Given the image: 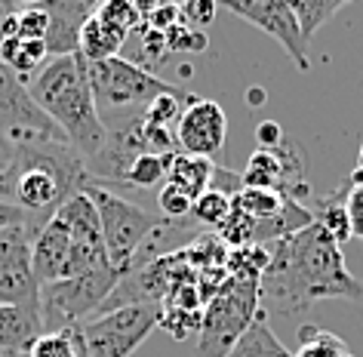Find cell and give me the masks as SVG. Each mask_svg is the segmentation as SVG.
<instances>
[{"instance_id": "cell-1", "label": "cell", "mask_w": 363, "mask_h": 357, "mask_svg": "<svg viewBox=\"0 0 363 357\" xmlns=\"http://www.w3.org/2000/svg\"><path fill=\"white\" fill-rule=\"evenodd\" d=\"M320 299L363 302V280L345 265L342 246L320 225L268 243V268L259 278L265 317H302Z\"/></svg>"}, {"instance_id": "cell-2", "label": "cell", "mask_w": 363, "mask_h": 357, "mask_svg": "<svg viewBox=\"0 0 363 357\" xmlns=\"http://www.w3.org/2000/svg\"><path fill=\"white\" fill-rule=\"evenodd\" d=\"M28 93L34 105L65 133L68 145L84 158V163L93 160L105 148L108 126L102 123V114L96 108L86 75V59L80 53L50 59L28 80Z\"/></svg>"}, {"instance_id": "cell-3", "label": "cell", "mask_w": 363, "mask_h": 357, "mask_svg": "<svg viewBox=\"0 0 363 357\" xmlns=\"http://www.w3.org/2000/svg\"><path fill=\"white\" fill-rule=\"evenodd\" d=\"M89 182L84 158L68 142H34L16 145L13 163V207L28 219L31 241L62 209V204L84 191Z\"/></svg>"}, {"instance_id": "cell-4", "label": "cell", "mask_w": 363, "mask_h": 357, "mask_svg": "<svg viewBox=\"0 0 363 357\" xmlns=\"http://www.w3.org/2000/svg\"><path fill=\"white\" fill-rule=\"evenodd\" d=\"M86 197L96 204L99 222H102V241H105V256L108 265L117 271V278H126L133 271V262L139 256L142 243L157 231L163 219L157 213H148L145 207L133 204V200L121 197L114 188L86 182L84 185Z\"/></svg>"}, {"instance_id": "cell-5", "label": "cell", "mask_w": 363, "mask_h": 357, "mask_svg": "<svg viewBox=\"0 0 363 357\" xmlns=\"http://www.w3.org/2000/svg\"><path fill=\"white\" fill-rule=\"evenodd\" d=\"M259 317V280L228 278L219 292L203 305L201 320V357H225L234 342L252 326Z\"/></svg>"}, {"instance_id": "cell-6", "label": "cell", "mask_w": 363, "mask_h": 357, "mask_svg": "<svg viewBox=\"0 0 363 357\" xmlns=\"http://www.w3.org/2000/svg\"><path fill=\"white\" fill-rule=\"evenodd\" d=\"M117 283H121L117 271L111 265H105V268H96V271L77 274V278H65V280L40 287L43 333L77 326V324H84V320H89L105 305V299L114 292Z\"/></svg>"}, {"instance_id": "cell-7", "label": "cell", "mask_w": 363, "mask_h": 357, "mask_svg": "<svg viewBox=\"0 0 363 357\" xmlns=\"http://www.w3.org/2000/svg\"><path fill=\"white\" fill-rule=\"evenodd\" d=\"M89 89H93L96 108H126V105H145L148 108L157 96H179L182 87L169 84L157 75H148L145 68L126 62L123 56L93 62L86 65Z\"/></svg>"}, {"instance_id": "cell-8", "label": "cell", "mask_w": 363, "mask_h": 357, "mask_svg": "<svg viewBox=\"0 0 363 357\" xmlns=\"http://www.w3.org/2000/svg\"><path fill=\"white\" fill-rule=\"evenodd\" d=\"M160 305H126L102 311L80 324L89 357H130L160 326Z\"/></svg>"}, {"instance_id": "cell-9", "label": "cell", "mask_w": 363, "mask_h": 357, "mask_svg": "<svg viewBox=\"0 0 363 357\" xmlns=\"http://www.w3.org/2000/svg\"><path fill=\"white\" fill-rule=\"evenodd\" d=\"M0 130L16 145L34 142H68L65 133L34 105L28 87L0 62Z\"/></svg>"}, {"instance_id": "cell-10", "label": "cell", "mask_w": 363, "mask_h": 357, "mask_svg": "<svg viewBox=\"0 0 363 357\" xmlns=\"http://www.w3.org/2000/svg\"><path fill=\"white\" fill-rule=\"evenodd\" d=\"M0 305L40 314V283L31 265V234L25 225L0 231Z\"/></svg>"}, {"instance_id": "cell-11", "label": "cell", "mask_w": 363, "mask_h": 357, "mask_svg": "<svg viewBox=\"0 0 363 357\" xmlns=\"http://www.w3.org/2000/svg\"><path fill=\"white\" fill-rule=\"evenodd\" d=\"M56 219L68 228V234H71L68 278H77V274L105 268L108 256H105V241H102V222H99L96 204L86 197V191L71 194L65 204H62Z\"/></svg>"}, {"instance_id": "cell-12", "label": "cell", "mask_w": 363, "mask_h": 357, "mask_svg": "<svg viewBox=\"0 0 363 357\" xmlns=\"http://www.w3.org/2000/svg\"><path fill=\"white\" fill-rule=\"evenodd\" d=\"M225 10L234 13L238 19L256 25L268 38H274L286 50V56L296 62L298 71L311 68L308 43L302 40V31H298V22L293 10H289V4H284V0H225Z\"/></svg>"}, {"instance_id": "cell-13", "label": "cell", "mask_w": 363, "mask_h": 357, "mask_svg": "<svg viewBox=\"0 0 363 357\" xmlns=\"http://www.w3.org/2000/svg\"><path fill=\"white\" fill-rule=\"evenodd\" d=\"M228 139V117L225 108L216 99L191 96L188 105L182 108V117L176 123V145L182 154H194V158H216L225 148Z\"/></svg>"}, {"instance_id": "cell-14", "label": "cell", "mask_w": 363, "mask_h": 357, "mask_svg": "<svg viewBox=\"0 0 363 357\" xmlns=\"http://www.w3.org/2000/svg\"><path fill=\"white\" fill-rule=\"evenodd\" d=\"M43 13H47V56H74L80 53V31L93 19L96 6L86 0H43Z\"/></svg>"}, {"instance_id": "cell-15", "label": "cell", "mask_w": 363, "mask_h": 357, "mask_svg": "<svg viewBox=\"0 0 363 357\" xmlns=\"http://www.w3.org/2000/svg\"><path fill=\"white\" fill-rule=\"evenodd\" d=\"M31 265H34V278H38L40 287L68 278L71 234L56 216H52L47 222V228L31 241Z\"/></svg>"}, {"instance_id": "cell-16", "label": "cell", "mask_w": 363, "mask_h": 357, "mask_svg": "<svg viewBox=\"0 0 363 357\" xmlns=\"http://www.w3.org/2000/svg\"><path fill=\"white\" fill-rule=\"evenodd\" d=\"M40 333V314H31V311L16 305H0V351L28 354V348Z\"/></svg>"}, {"instance_id": "cell-17", "label": "cell", "mask_w": 363, "mask_h": 357, "mask_svg": "<svg viewBox=\"0 0 363 357\" xmlns=\"http://www.w3.org/2000/svg\"><path fill=\"white\" fill-rule=\"evenodd\" d=\"M314 216V225H320L335 243H348L354 231H351V216H348V185L333 191L326 197H317L314 207H308Z\"/></svg>"}, {"instance_id": "cell-18", "label": "cell", "mask_w": 363, "mask_h": 357, "mask_svg": "<svg viewBox=\"0 0 363 357\" xmlns=\"http://www.w3.org/2000/svg\"><path fill=\"white\" fill-rule=\"evenodd\" d=\"M0 62L13 71L16 77L28 87V80L47 65V43L43 40H22V38H6L0 43Z\"/></svg>"}, {"instance_id": "cell-19", "label": "cell", "mask_w": 363, "mask_h": 357, "mask_svg": "<svg viewBox=\"0 0 363 357\" xmlns=\"http://www.w3.org/2000/svg\"><path fill=\"white\" fill-rule=\"evenodd\" d=\"M213 172H216V163L210 158H194V154H182L179 151L176 158H172L167 182L169 185H176V188H182L185 194H191L197 200L203 191H210Z\"/></svg>"}, {"instance_id": "cell-20", "label": "cell", "mask_w": 363, "mask_h": 357, "mask_svg": "<svg viewBox=\"0 0 363 357\" xmlns=\"http://www.w3.org/2000/svg\"><path fill=\"white\" fill-rule=\"evenodd\" d=\"M225 357H293V351L274 336L268 317L259 311V317L252 320V326L234 342V348Z\"/></svg>"}, {"instance_id": "cell-21", "label": "cell", "mask_w": 363, "mask_h": 357, "mask_svg": "<svg viewBox=\"0 0 363 357\" xmlns=\"http://www.w3.org/2000/svg\"><path fill=\"white\" fill-rule=\"evenodd\" d=\"M126 38L121 31H114L111 25L99 22L96 13L93 19L84 25V31H80V56L86 59V65H93V62H105V59H114L121 56Z\"/></svg>"}, {"instance_id": "cell-22", "label": "cell", "mask_w": 363, "mask_h": 357, "mask_svg": "<svg viewBox=\"0 0 363 357\" xmlns=\"http://www.w3.org/2000/svg\"><path fill=\"white\" fill-rule=\"evenodd\" d=\"M28 357H86V345L77 326L52 329V333H40L28 348Z\"/></svg>"}, {"instance_id": "cell-23", "label": "cell", "mask_w": 363, "mask_h": 357, "mask_svg": "<svg viewBox=\"0 0 363 357\" xmlns=\"http://www.w3.org/2000/svg\"><path fill=\"white\" fill-rule=\"evenodd\" d=\"M342 6L345 0H296V4H289V10H293L298 22V31H302V40L308 47H311L314 34L326 25V19H333Z\"/></svg>"}, {"instance_id": "cell-24", "label": "cell", "mask_w": 363, "mask_h": 357, "mask_svg": "<svg viewBox=\"0 0 363 357\" xmlns=\"http://www.w3.org/2000/svg\"><path fill=\"white\" fill-rule=\"evenodd\" d=\"M176 154H142V158H135L130 163V170L123 172L121 185H130V188H154V185H160V182H167L169 167H172V158H176Z\"/></svg>"}, {"instance_id": "cell-25", "label": "cell", "mask_w": 363, "mask_h": 357, "mask_svg": "<svg viewBox=\"0 0 363 357\" xmlns=\"http://www.w3.org/2000/svg\"><path fill=\"white\" fill-rule=\"evenodd\" d=\"M351 348L342 336L330 333V329L302 324L298 326V351L293 357H342L348 354Z\"/></svg>"}, {"instance_id": "cell-26", "label": "cell", "mask_w": 363, "mask_h": 357, "mask_svg": "<svg viewBox=\"0 0 363 357\" xmlns=\"http://www.w3.org/2000/svg\"><path fill=\"white\" fill-rule=\"evenodd\" d=\"M268 268V250L265 246H238V250H228V262H225V271L228 278L238 280H259L262 271Z\"/></svg>"}, {"instance_id": "cell-27", "label": "cell", "mask_w": 363, "mask_h": 357, "mask_svg": "<svg viewBox=\"0 0 363 357\" xmlns=\"http://www.w3.org/2000/svg\"><path fill=\"white\" fill-rule=\"evenodd\" d=\"M231 204L243 209L250 219L262 222V219L274 216L277 209L286 204V194H280V191H262V188H240L238 194L231 197Z\"/></svg>"}, {"instance_id": "cell-28", "label": "cell", "mask_w": 363, "mask_h": 357, "mask_svg": "<svg viewBox=\"0 0 363 357\" xmlns=\"http://www.w3.org/2000/svg\"><path fill=\"white\" fill-rule=\"evenodd\" d=\"M231 213V197H225L222 191H203L201 197L194 200V209H191V216L197 219V225H203V228H219L225 222V216Z\"/></svg>"}, {"instance_id": "cell-29", "label": "cell", "mask_w": 363, "mask_h": 357, "mask_svg": "<svg viewBox=\"0 0 363 357\" xmlns=\"http://www.w3.org/2000/svg\"><path fill=\"white\" fill-rule=\"evenodd\" d=\"M96 19L111 25L114 31H121L123 38H130V31L139 25V10L135 4H126V0H108V4H99L96 6Z\"/></svg>"}, {"instance_id": "cell-30", "label": "cell", "mask_w": 363, "mask_h": 357, "mask_svg": "<svg viewBox=\"0 0 363 357\" xmlns=\"http://www.w3.org/2000/svg\"><path fill=\"white\" fill-rule=\"evenodd\" d=\"M157 207H160V219H169V222H185L194 209V197L185 194L182 188L163 182V188L157 191Z\"/></svg>"}, {"instance_id": "cell-31", "label": "cell", "mask_w": 363, "mask_h": 357, "mask_svg": "<svg viewBox=\"0 0 363 357\" xmlns=\"http://www.w3.org/2000/svg\"><path fill=\"white\" fill-rule=\"evenodd\" d=\"M16 38H22V40L47 38V13H43L40 4L19 6V13H16Z\"/></svg>"}, {"instance_id": "cell-32", "label": "cell", "mask_w": 363, "mask_h": 357, "mask_svg": "<svg viewBox=\"0 0 363 357\" xmlns=\"http://www.w3.org/2000/svg\"><path fill=\"white\" fill-rule=\"evenodd\" d=\"M163 38H167V50L169 53H206V47H210L206 31H194V28H188V25H182V22L172 25Z\"/></svg>"}, {"instance_id": "cell-33", "label": "cell", "mask_w": 363, "mask_h": 357, "mask_svg": "<svg viewBox=\"0 0 363 357\" xmlns=\"http://www.w3.org/2000/svg\"><path fill=\"white\" fill-rule=\"evenodd\" d=\"M182 99H191V96H185V93H179V96H157L142 114L148 117L151 123H160V126H169L172 121L179 123V117H182Z\"/></svg>"}, {"instance_id": "cell-34", "label": "cell", "mask_w": 363, "mask_h": 357, "mask_svg": "<svg viewBox=\"0 0 363 357\" xmlns=\"http://www.w3.org/2000/svg\"><path fill=\"white\" fill-rule=\"evenodd\" d=\"M213 19L216 4H210V0H188V4L179 6V22L194 31H206V25H213Z\"/></svg>"}, {"instance_id": "cell-35", "label": "cell", "mask_w": 363, "mask_h": 357, "mask_svg": "<svg viewBox=\"0 0 363 357\" xmlns=\"http://www.w3.org/2000/svg\"><path fill=\"white\" fill-rule=\"evenodd\" d=\"M13 163H16V142L0 130V200H13Z\"/></svg>"}, {"instance_id": "cell-36", "label": "cell", "mask_w": 363, "mask_h": 357, "mask_svg": "<svg viewBox=\"0 0 363 357\" xmlns=\"http://www.w3.org/2000/svg\"><path fill=\"white\" fill-rule=\"evenodd\" d=\"M348 216L354 237H363V182L360 185H348Z\"/></svg>"}, {"instance_id": "cell-37", "label": "cell", "mask_w": 363, "mask_h": 357, "mask_svg": "<svg viewBox=\"0 0 363 357\" xmlns=\"http://www.w3.org/2000/svg\"><path fill=\"white\" fill-rule=\"evenodd\" d=\"M213 191H222L225 197H234L238 191L243 188V182H240V176L238 172H231V170H225V167H216V172H213V185H210Z\"/></svg>"}, {"instance_id": "cell-38", "label": "cell", "mask_w": 363, "mask_h": 357, "mask_svg": "<svg viewBox=\"0 0 363 357\" xmlns=\"http://www.w3.org/2000/svg\"><path fill=\"white\" fill-rule=\"evenodd\" d=\"M256 139H259V148H277L286 136H284V126L277 121H262L256 126Z\"/></svg>"}, {"instance_id": "cell-39", "label": "cell", "mask_w": 363, "mask_h": 357, "mask_svg": "<svg viewBox=\"0 0 363 357\" xmlns=\"http://www.w3.org/2000/svg\"><path fill=\"white\" fill-rule=\"evenodd\" d=\"M13 225H25V228H28V219H25V213L19 207L4 204V200H0V231H4V228H13Z\"/></svg>"}, {"instance_id": "cell-40", "label": "cell", "mask_w": 363, "mask_h": 357, "mask_svg": "<svg viewBox=\"0 0 363 357\" xmlns=\"http://www.w3.org/2000/svg\"><path fill=\"white\" fill-rule=\"evenodd\" d=\"M16 13H19V6L10 4V0H0V43L6 40L4 28H6V22H10V16H16Z\"/></svg>"}, {"instance_id": "cell-41", "label": "cell", "mask_w": 363, "mask_h": 357, "mask_svg": "<svg viewBox=\"0 0 363 357\" xmlns=\"http://www.w3.org/2000/svg\"><path fill=\"white\" fill-rule=\"evenodd\" d=\"M262 102H265V89H262V93H259V89H252V93H250V105H262Z\"/></svg>"}, {"instance_id": "cell-42", "label": "cell", "mask_w": 363, "mask_h": 357, "mask_svg": "<svg viewBox=\"0 0 363 357\" xmlns=\"http://www.w3.org/2000/svg\"><path fill=\"white\" fill-rule=\"evenodd\" d=\"M357 172L363 176V142H360V151H357Z\"/></svg>"}, {"instance_id": "cell-43", "label": "cell", "mask_w": 363, "mask_h": 357, "mask_svg": "<svg viewBox=\"0 0 363 357\" xmlns=\"http://www.w3.org/2000/svg\"><path fill=\"white\" fill-rule=\"evenodd\" d=\"M0 357H28V354H22V351H0Z\"/></svg>"}, {"instance_id": "cell-44", "label": "cell", "mask_w": 363, "mask_h": 357, "mask_svg": "<svg viewBox=\"0 0 363 357\" xmlns=\"http://www.w3.org/2000/svg\"><path fill=\"white\" fill-rule=\"evenodd\" d=\"M342 357H354V354H351V351H348V354H342Z\"/></svg>"}]
</instances>
